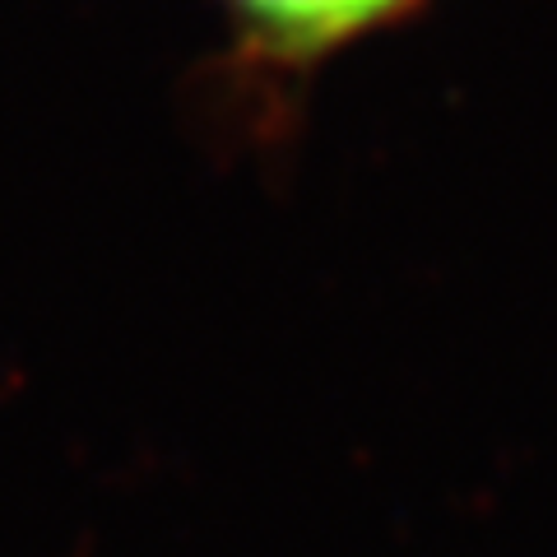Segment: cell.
<instances>
[{
    "label": "cell",
    "mask_w": 557,
    "mask_h": 557,
    "mask_svg": "<svg viewBox=\"0 0 557 557\" xmlns=\"http://www.w3.org/2000/svg\"><path fill=\"white\" fill-rule=\"evenodd\" d=\"M413 0H223L233 28L265 61L298 65L381 28Z\"/></svg>",
    "instance_id": "cell-1"
}]
</instances>
